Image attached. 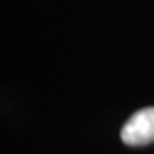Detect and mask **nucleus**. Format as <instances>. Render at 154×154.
Here are the masks:
<instances>
[{"mask_svg":"<svg viewBox=\"0 0 154 154\" xmlns=\"http://www.w3.org/2000/svg\"><path fill=\"white\" fill-rule=\"evenodd\" d=\"M127 146H146L154 142V106L134 113L120 132Z\"/></svg>","mask_w":154,"mask_h":154,"instance_id":"obj_1","label":"nucleus"}]
</instances>
